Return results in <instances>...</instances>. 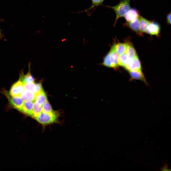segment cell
Returning <instances> with one entry per match:
<instances>
[{
    "label": "cell",
    "mask_w": 171,
    "mask_h": 171,
    "mask_svg": "<svg viewBox=\"0 0 171 171\" xmlns=\"http://www.w3.org/2000/svg\"><path fill=\"white\" fill-rule=\"evenodd\" d=\"M124 24L139 35L142 34L140 30L139 18L131 22H126Z\"/></svg>",
    "instance_id": "7c38bea8"
},
{
    "label": "cell",
    "mask_w": 171,
    "mask_h": 171,
    "mask_svg": "<svg viewBox=\"0 0 171 171\" xmlns=\"http://www.w3.org/2000/svg\"><path fill=\"white\" fill-rule=\"evenodd\" d=\"M140 15L138 11L135 8H131L125 14L124 17L126 22L133 21L139 18Z\"/></svg>",
    "instance_id": "9c48e42d"
},
{
    "label": "cell",
    "mask_w": 171,
    "mask_h": 171,
    "mask_svg": "<svg viewBox=\"0 0 171 171\" xmlns=\"http://www.w3.org/2000/svg\"><path fill=\"white\" fill-rule=\"evenodd\" d=\"M119 55L115 51L111 49L104 58L103 64L109 67H116L119 65Z\"/></svg>",
    "instance_id": "3957f363"
},
{
    "label": "cell",
    "mask_w": 171,
    "mask_h": 171,
    "mask_svg": "<svg viewBox=\"0 0 171 171\" xmlns=\"http://www.w3.org/2000/svg\"><path fill=\"white\" fill-rule=\"evenodd\" d=\"M42 112L46 113H49L53 111L50 104L48 101L42 105Z\"/></svg>",
    "instance_id": "7402d4cb"
},
{
    "label": "cell",
    "mask_w": 171,
    "mask_h": 171,
    "mask_svg": "<svg viewBox=\"0 0 171 171\" xmlns=\"http://www.w3.org/2000/svg\"><path fill=\"white\" fill-rule=\"evenodd\" d=\"M19 96L24 101H35V94L29 90H24Z\"/></svg>",
    "instance_id": "9a60e30c"
},
{
    "label": "cell",
    "mask_w": 171,
    "mask_h": 171,
    "mask_svg": "<svg viewBox=\"0 0 171 171\" xmlns=\"http://www.w3.org/2000/svg\"><path fill=\"white\" fill-rule=\"evenodd\" d=\"M166 19L167 23L169 24H171V13L168 14L166 17Z\"/></svg>",
    "instance_id": "cb8c5ba5"
},
{
    "label": "cell",
    "mask_w": 171,
    "mask_h": 171,
    "mask_svg": "<svg viewBox=\"0 0 171 171\" xmlns=\"http://www.w3.org/2000/svg\"><path fill=\"white\" fill-rule=\"evenodd\" d=\"M126 53L130 60L138 56L134 48L131 44L130 43H128Z\"/></svg>",
    "instance_id": "d6986e66"
},
{
    "label": "cell",
    "mask_w": 171,
    "mask_h": 171,
    "mask_svg": "<svg viewBox=\"0 0 171 171\" xmlns=\"http://www.w3.org/2000/svg\"><path fill=\"white\" fill-rule=\"evenodd\" d=\"M128 45L127 43H118L114 45L111 49L115 51L119 55L126 52Z\"/></svg>",
    "instance_id": "5bb4252c"
},
{
    "label": "cell",
    "mask_w": 171,
    "mask_h": 171,
    "mask_svg": "<svg viewBox=\"0 0 171 171\" xmlns=\"http://www.w3.org/2000/svg\"><path fill=\"white\" fill-rule=\"evenodd\" d=\"M104 0H91L92 4L91 6L88 8L86 9L82 12H89L92 10L95 9V7H98L101 5H102V3Z\"/></svg>",
    "instance_id": "44dd1931"
},
{
    "label": "cell",
    "mask_w": 171,
    "mask_h": 171,
    "mask_svg": "<svg viewBox=\"0 0 171 171\" xmlns=\"http://www.w3.org/2000/svg\"><path fill=\"white\" fill-rule=\"evenodd\" d=\"M3 91L11 106L13 108L20 111L24 102L20 96H12L5 90H4Z\"/></svg>",
    "instance_id": "277c9868"
},
{
    "label": "cell",
    "mask_w": 171,
    "mask_h": 171,
    "mask_svg": "<svg viewBox=\"0 0 171 171\" xmlns=\"http://www.w3.org/2000/svg\"><path fill=\"white\" fill-rule=\"evenodd\" d=\"M130 60L126 54L125 52L119 56V65L124 67L127 64Z\"/></svg>",
    "instance_id": "ffe728a7"
},
{
    "label": "cell",
    "mask_w": 171,
    "mask_h": 171,
    "mask_svg": "<svg viewBox=\"0 0 171 171\" xmlns=\"http://www.w3.org/2000/svg\"><path fill=\"white\" fill-rule=\"evenodd\" d=\"M24 90L23 84L19 79L12 86L9 93L12 96H19Z\"/></svg>",
    "instance_id": "5b68a950"
},
{
    "label": "cell",
    "mask_w": 171,
    "mask_h": 171,
    "mask_svg": "<svg viewBox=\"0 0 171 171\" xmlns=\"http://www.w3.org/2000/svg\"><path fill=\"white\" fill-rule=\"evenodd\" d=\"M160 25L157 22L150 21L146 32L151 35H158L160 32Z\"/></svg>",
    "instance_id": "52a82bcc"
},
{
    "label": "cell",
    "mask_w": 171,
    "mask_h": 171,
    "mask_svg": "<svg viewBox=\"0 0 171 171\" xmlns=\"http://www.w3.org/2000/svg\"><path fill=\"white\" fill-rule=\"evenodd\" d=\"M168 165L167 164L165 163L163 166L161 168V170L162 171H171L168 168Z\"/></svg>",
    "instance_id": "603a6c76"
},
{
    "label": "cell",
    "mask_w": 171,
    "mask_h": 171,
    "mask_svg": "<svg viewBox=\"0 0 171 171\" xmlns=\"http://www.w3.org/2000/svg\"><path fill=\"white\" fill-rule=\"evenodd\" d=\"M35 101L41 105L48 101L46 93L43 89L35 94Z\"/></svg>",
    "instance_id": "4fadbf2b"
},
{
    "label": "cell",
    "mask_w": 171,
    "mask_h": 171,
    "mask_svg": "<svg viewBox=\"0 0 171 171\" xmlns=\"http://www.w3.org/2000/svg\"><path fill=\"white\" fill-rule=\"evenodd\" d=\"M130 75L132 78L140 80L145 82L146 80L141 70L134 71H129Z\"/></svg>",
    "instance_id": "ac0fdd59"
},
{
    "label": "cell",
    "mask_w": 171,
    "mask_h": 171,
    "mask_svg": "<svg viewBox=\"0 0 171 171\" xmlns=\"http://www.w3.org/2000/svg\"><path fill=\"white\" fill-rule=\"evenodd\" d=\"M30 66V63H29L28 65L29 70L27 74L24 75L22 72L20 74L19 79L23 84L25 83L34 82V79L31 73Z\"/></svg>",
    "instance_id": "30bf717a"
},
{
    "label": "cell",
    "mask_w": 171,
    "mask_h": 171,
    "mask_svg": "<svg viewBox=\"0 0 171 171\" xmlns=\"http://www.w3.org/2000/svg\"><path fill=\"white\" fill-rule=\"evenodd\" d=\"M124 68L129 71L141 70L140 62L138 56L130 60Z\"/></svg>",
    "instance_id": "8992f818"
},
{
    "label": "cell",
    "mask_w": 171,
    "mask_h": 171,
    "mask_svg": "<svg viewBox=\"0 0 171 171\" xmlns=\"http://www.w3.org/2000/svg\"><path fill=\"white\" fill-rule=\"evenodd\" d=\"M23 85L24 90L32 91L35 94L43 89L41 84L40 83L30 82L24 83Z\"/></svg>",
    "instance_id": "ba28073f"
},
{
    "label": "cell",
    "mask_w": 171,
    "mask_h": 171,
    "mask_svg": "<svg viewBox=\"0 0 171 171\" xmlns=\"http://www.w3.org/2000/svg\"><path fill=\"white\" fill-rule=\"evenodd\" d=\"M139 18L140 31L142 33L145 32L148 26L150 21L140 16H139Z\"/></svg>",
    "instance_id": "2e32d148"
},
{
    "label": "cell",
    "mask_w": 171,
    "mask_h": 171,
    "mask_svg": "<svg viewBox=\"0 0 171 171\" xmlns=\"http://www.w3.org/2000/svg\"><path fill=\"white\" fill-rule=\"evenodd\" d=\"M42 112V106L35 101L34 102L32 111L30 116L35 119Z\"/></svg>",
    "instance_id": "e0dca14e"
},
{
    "label": "cell",
    "mask_w": 171,
    "mask_h": 171,
    "mask_svg": "<svg viewBox=\"0 0 171 171\" xmlns=\"http://www.w3.org/2000/svg\"><path fill=\"white\" fill-rule=\"evenodd\" d=\"M130 0H123L121 1L117 5L114 6L104 5L105 6L112 9L115 12L116 17L114 25H115L118 19L124 17L125 14L130 9Z\"/></svg>",
    "instance_id": "7a4b0ae2"
},
{
    "label": "cell",
    "mask_w": 171,
    "mask_h": 171,
    "mask_svg": "<svg viewBox=\"0 0 171 171\" xmlns=\"http://www.w3.org/2000/svg\"><path fill=\"white\" fill-rule=\"evenodd\" d=\"M59 114L58 112L53 110L48 113L42 112L34 119L42 125L45 126L57 122Z\"/></svg>",
    "instance_id": "6da1fadb"
},
{
    "label": "cell",
    "mask_w": 171,
    "mask_h": 171,
    "mask_svg": "<svg viewBox=\"0 0 171 171\" xmlns=\"http://www.w3.org/2000/svg\"><path fill=\"white\" fill-rule=\"evenodd\" d=\"M33 101H24L23 107L20 111L29 116H31L33 107Z\"/></svg>",
    "instance_id": "8fae6325"
}]
</instances>
